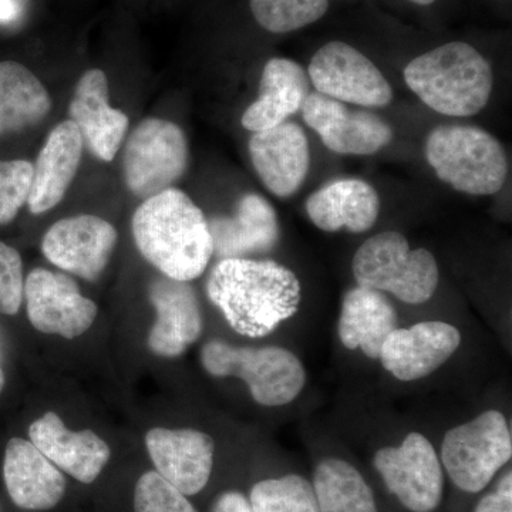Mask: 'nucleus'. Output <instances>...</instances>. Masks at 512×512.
<instances>
[{
  "label": "nucleus",
  "instance_id": "f03ea898",
  "mask_svg": "<svg viewBox=\"0 0 512 512\" xmlns=\"http://www.w3.org/2000/svg\"><path fill=\"white\" fill-rule=\"evenodd\" d=\"M131 225L140 254L175 281L200 278L214 255L204 212L177 188L144 200Z\"/></svg>",
  "mask_w": 512,
  "mask_h": 512
},
{
  "label": "nucleus",
  "instance_id": "6ab92c4d",
  "mask_svg": "<svg viewBox=\"0 0 512 512\" xmlns=\"http://www.w3.org/2000/svg\"><path fill=\"white\" fill-rule=\"evenodd\" d=\"M30 441L59 470L84 484L93 483L109 463V444L92 430L72 431L56 413L47 412L29 427Z\"/></svg>",
  "mask_w": 512,
  "mask_h": 512
},
{
  "label": "nucleus",
  "instance_id": "6e6552de",
  "mask_svg": "<svg viewBox=\"0 0 512 512\" xmlns=\"http://www.w3.org/2000/svg\"><path fill=\"white\" fill-rule=\"evenodd\" d=\"M187 167V137L173 121L150 117L131 131L124 146L123 174L128 190L140 200L173 188Z\"/></svg>",
  "mask_w": 512,
  "mask_h": 512
},
{
  "label": "nucleus",
  "instance_id": "393cba45",
  "mask_svg": "<svg viewBox=\"0 0 512 512\" xmlns=\"http://www.w3.org/2000/svg\"><path fill=\"white\" fill-rule=\"evenodd\" d=\"M394 329L396 309L383 292L356 286L345 293L338 323L345 348L360 349L370 359H379L384 340Z\"/></svg>",
  "mask_w": 512,
  "mask_h": 512
},
{
  "label": "nucleus",
  "instance_id": "f704fd0d",
  "mask_svg": "<svg viewBox=\"0 0 512 512\" xmlns=\"http://www.w3.org/2000/svg\"><path fill=\"white\" fill-rule=\"evenodd\" d=\"M19 6L15 0H0V22H10L18 16Z\"/></svg>",
  "mask_w": 512,
  "mask_h": 512
},
{
  "label": "nucleus",
  "instance_id": "aec40b11",
  "mask_svg": "<svg viewBox=\"0 0 512 512\" xmlns=\"http://www.w3.org/2000/svg\"><path fill=\"white\" fill-rule=\"evenodd\" d=\"M3 478L10 500L23 510H52L66 493V478L32 443L9 440L3 460Z\"/></svg>",
  "mask_w": 512,
  "mask_h": 512
},
{
  "label": "nucleus",
  "instance_id": "423d86ee",
  "mask_svg": "<svg viewBox=\"0 0 512 512\" xmlns=\"http://www.w3.org/2000/svg\"><path fill=\"white\" fill-rule=\"evenodd\" d=\"M201 362L212 376L244 380L252 399L266 407L293 402L306 382L301 360L279 346L252 348L211 340L201 350Z\"/></svg>",
  "mask_w": 512,
  "mask_h": 512
},
{
  "label": "nucleus",
  "instance_id": "b1692460",
  "mask_svg": "<svg viewBox=\"0 0 512 512\" xmlns=\"http://www.w3.org/2000/svg\"><path fill=\"white\" fill-rule=\"evenodd\" d=\"M306 212L322 231L346 229L353 234H362L375 225L380 212V198L366 181L346 178L332 181L313 192L306 201Z\"/></svg>",
  "mask_w": 512,
  "mask_h": 512
},
{
  "label": "nucleus",
  "instance_id": "5701e85b",
  "mask_svg": "<svg viewBox=\"0 0 512 512\" xmlns=\"http://www.w3.org/2000/svg\"><path fill=\"white\" fill-rule=\"evenodd\" d=\"M308 73L291 59L274 57L265 64L258 99L245 110L242 126L247 130H268L288 121L302 110L309 94Z\"/></svg>",
  "mask_w": 512,
  "mask_h": 512
},
{
  "label": "nucleus",
  "instance_id": "bb28decb",
  "mask_svg": "<svg viewBox=\"0 0 512 512\" xmlns=\"http://www.w3.org/2000/svg\"><path fill=\"white\" fill-rule=\"evenodd\" d=\"M319 512H379L365 477L348 461L325 458L313 473Z\"/></svg>",
  "mask_w": 512,
  "mask_h": 512
},
{
  "label": "nucleus",
  "instance_id": "4be33fe9",
  "mask_svg": "<svg viewBox=\"0 0 512 512\" xmlns=\"http://www.w3.org/2000/svg\"><path fill=\"white\" fill-rule=\"evenodd\" d=\"M214 254L221 259L245 258L271 251L279 241L274 207L258 194L239 200L234 217L208 221Z\"/></svg>",
  "mask_w": 512,
  "mask_h": 512
},
{
  "label": "nucleus",
  "instance_id": "c9c22d12",
  "mask_svg": "<svg viewBox=\"0 0 512 512\" xmlns=\"http://www.w3.org/2000/svg\"><path fill=\"white\" fill-rule=\"evenodd\" d=\"M410 2L416 3V5L420 6H429L431 3L436 2V0H410Z\"/></svg>",
  "mask_w": 512,
  "mask_h": 512
},
{
  "label": "nucleus",
  "instance_id": "412c9836",
  "mask_svg": "<svg viewBox=\"0 0 512 512\" xmlns=\"http://www.w3.org/2000/svg\"><path fill=\"white\" fill-rule=\"evenodd\" d=\"M82 153L83 137L73 121H62L50 131L33 165L28 200L32 214H43L60 204L76 177Z\"/></svg>",
  "mask_w": 512,
  "mask_h": 512
},
{
  "label": "nucleus",
  "instance_id": "9d476101",
  "mask_svg": "<svg viewBox=\"0 0 512 512\" xmlns=\"http://www.w3.org/2000/svg\"><path fill=\"white\" fill-rule=\"evenodd\" d=\"M309 80L323 96L363 107H386L393 90L372 60L345 42L326 43L313 55Z\"/></svg>",
  "mask_w": 512,
  "mask_h": 512
},
{
  "label": "nucleus",
  "instance_id": "f8f14e48",
  "mask_svg": "<svg viewBox=\"0 0 512 512\" xmlns=\"http://www.w3.org/2000/svg\"><path fill=\"white\" fill-rule=\"evenodd\" d=\"M117 239L110 222L96 215H77L47 229L42 252L62 271L96 282L109 264Z\"/></svg>",
  "mask_w": 512,
  "mask_h": 512
},
{
  "label": "nucleus",
  "instance_id": "39448f33",
  "mask_svg": "<svg viewBox=\"0 0 512 512\" xmlns=\"http://www.w3.org/2000/svg\"><path fill=\"white\" fill-rule=\"evenodd\" d=\"M353 276L357 286L392 293L409 305L430 301L440 281L433 254L424 248H410L406 237L393 231L360 245L353 258Z\"/></svg>",
  "mask_w": 512,
  "mask_h": 512
},
{
  "label": "nucleus",
  "instance_id": "f257e3e1",
  "mask_svg": "<svg viewBox=\"0 0 512 512\" xmlns=\"http://www.w3.org/2000/svg\"><path fill=\"white\" fill-rule=\"evenodd\" d=\"M207 293L235 332L254 339L293 318L302 298L291 269L247 258L221 259L208 278Z\"/></svg>",
  "mask_w": 512,
  "mask_h": 512
},
{
  "label": "nucleus",
  "instance_id": "a211bd4d",
  "mask_svg": "<svg viewBox=\"0 0 512 512\" xmlns=\"http://www.w3.org/2000/svg\"><path fill=\"white\" fill-rule=\"evenodd\" d=\"M150 301L157 320L148 336V346L158 356L183 355L202 333V313L194 289L188 282L163 275L151 284Z\"/></svg>",
  "mask_w": 512,
  "mask_h": 512
},
{
  "label": "nucleus",
  "instance_id": "1a4fd4ad",
  "mask_svg": "<svg viewBox=\"0 0 512 512\" xmlns=\"http://www.w3.org/2000/svg\"><path fill=\"white\" fill-rule=\"evenodd\" d=\"M373 466L390 494L410 512H433L444 490L436 448L421 433H410L399 447L376 451Z\"/></svg>",
  "mask_w": 512,
  "mask_h": 512
},
{
  "label": "nucleus",
  "instance_id": "ddd939ff",
  "mask_svg": "<svg viewBox=\"0 0 512 512\" xmlns=\"http://www.w3.org/2000/svg\"><path fill=\"white\" fill-rule=\"evenodd\" d=\"M302 114L306 124L333 153L372 156L393 140V128L382 117L366 110L349 109L342 101L320 93L309 94Z\"/></svg>",
  "mask_w": 512,
  "mask_h": 512
},
{
  "label": "nucleus",
  "instance_id": "9b49d317",
  "mask_svg": "<svg viewBox=\"0 0 512 512\" xmlns=\"http://www.w3.org/2000/svg\"><path fill=\"white\" fill-rule=\"evenodd\" d=\"M23 298L33 328L46 335L74 339L96 320L97 305L80 293L70 276L33 269L25 281Z\"/></svg>",
  "mask_w": 512,
  "mask_h": 512
},
{
  "label": "nucleus",
  "instance_id": "2f4dec72",
  "mask_svg": "<svg viewBox=\"0 0 512 512\" xmlns=\"http://www.w3.org/2000/svg\"><path fill=\"white\" fill-rule=\"evenodd\" d=\"M22 256L15 248L0 242V313L13 316L20 311L23 302Z\"/></svg>",
  "mask_w": 512,
  "mask_h": 512
},
{
  "label": "nucleus",
  "instance_id": "20e7f679",
  "mask_svg": "<svg viewBox=\"0 0 512 512\" xmlns=\"http://www.w3.org/2000/svg\"><path fill=\"white\" fill-rule=\"evenodd\" d=\"M426 158L441 181L470 195L495 194L508 174L500 141L478 127L434 128L427 137Z\"/></svg>",
  "mask_w": 512,
  "mask_h": 512
},
{
  "label": "nucleus",
  "instance_id": "c756f323",
  "mask_svg": "<svg viewBox=\"0 0 512 512\" xmlns=\"http://www.w3.org/2000/svg\"><path fill=\"white\" fill-rule=\"evenodd\" d=\"M134 512H198L187 495L164 480L157 471L138 478L134 491Z\"/></svg>",
  "mask_w": 512,
  "mask_h": 512
},
{
  "label": "nucleus",
  "instance_id": "e433bc0d",
  "mask_svg": "<svg viewBox=\"0 0 512 512\" xmlns=\"http://www.w3.org/2000/svg\"><path fill=\"white\" fill-rule=\"evenodd\" d=\"M3 387H5V375H3V370L0 369V393H2Z\"/></svg>",
  "mask_w": 512,
  "mask_h": 512
},
{
  "label": "nucleus",
  "instance_id": "a878e982",
  "mask_svg": "<svg viewBox=\"0 0 512 512\" xmlns=\"http://www.w3.org/2000/svg\"><path fill=\"white\" fill-rule=\"evenodd\" d=\"M50 109L46 87L28 67L0 62V136L37 126Z\"/></svg>",
  "mask_w": 512,
  "mask_h": 512
},
{
  "label": "nucleus",
  "instance_id": "dca6fc26",
  "mask_svg": "<svg viewBox=\"0 0 512 512\" xmlns=\"http://www.w3.org/2000/svg\"><path fill=\"white\" fill-rule=\"evenodd\" d=\"M249 156L265 187L281 198L298 192L311 165L308 138L293 121L252 134Z\"/></svg>",
  "mask_w": 512,
  "mask_h": 512
},
{
  "label": "nucleus",
  "instance_id": "c85d7f7f",
  "mask_svg": "<svg viewBox=\"0 0 512 512\" xmlns=\"http://www.w3.org/2000/svg\"><path fill=\"white\" fill-rule=\"evenodd\" d=\"M330 0H249L252 15L266 32L291 33L318 22Z\"/></svg>",
  "mask_w": 512,
  "mask_h": 512
},
{
  "label": "nucleus",
  "instance_id": "0eeeda50",
  "mask_svg": "<svg viewBox=\"0 0 512 512\" xmlns=\"http://www.w3.org/2000/svg\"><path fill=\"white\" fill-rule=\"evenodd\" d=\"M511 457L510 426L497 410L448 430L441 444V466L453 484L468 494L485 490Z\"/></svg>",
  "mask_w": 512,
  "mask_h": 512
},
{
  "label": "nucleus",
  "instance_id": "f3484780",
  "mask_svg": "<svg viewBox=\"0 0 512 512\" xmlns=\"http://www.w3.org/2000/svg\"><path fill=\"white\" fill-rule=\"evenodd\" d=\"M69 117L94 156L106 163L114 160L126 137L128 117L110 106L109 82L103 70L90 69L80 77L70 100Z\"/></svg>",
  "mask_w": 512,
  "mask_h": 512
},
{
  "label": "nucleus",
  "instance_id": "4468645a",
  "mask_svg": "<svg viewBox=\"0 0 512 512\" xmlns=\"http://www.w3.org/2000/svg\"><path fill=\"white\" fill-rule=\"evenodd\" d=\"M461 345L456 326L427 320L406 329H394L384 340L380 362L390 375L413 382L436 372Z\"/></svg>",
  "mask_w": 512,
  "mask_h": 512
},
{
  "label": "nucleus",
  "instance_id": "2eb2a0df",
  "mask_svg": "<svg viewBox=\"0 0 512 512\" xmlns=\"http://www.w3.org/2000/svg\"><path fill=\"white\" fill-rule=\"evenodd\" d=\"M146 446L157 473L184 495L204 490L214 467L215 443L211 436L192 429H153Z\"/></svg>",
  "mask_w": 512,
  "mask_h": 512
},
{
  "label": "nucleus",
  "instance_id": "473e14b6",
  "mask_svg": "<svg viewBox=\"0 0 512 512\" xmlns=\"http://www.w3.org/2000/svg\"><path fill=\"white\" fill-rule=\"evenodd\" d=\"M474 512H512V473L508 470L498 480L494 490L485 494Z\"/></svg>",
  "mask_w": 512,
  "mask_h": 512
},
{
  "label": "nucleus",
  "instance_id": "7c9ffc66",
  "mask_svg": "<svg viewBox=\"0 0 512 512\" xmlns=\"http://www.w3.org/2000/svg\"><path fill=\"white\" fill-rule=\"evenodd\" d=\"M33 164L26 160L0 161V225L15 220L28 204Z\"/></svg>",
  "mask_w": 512,
  "mask_h": 512
},
{
  "label": "nucleus",
  "instance_id": "cd10ccee",
  "mask_svg": "<svg viewBox=\"0 0 512 512\" xmlns=\"http://www.w3.org/2000/svg\"><path fill=\"white\" fill-rule=\"evenodd\" d=\"M249 503L254 512H319L311 481L299 474L259 481Z\"/></svg>",
  "mask_w": 512,
  "mask_h": 512
},
{
  "label": "nucleus",
  "instance_id": "72a5a7b5",
  "mask_svg": "<svg viewBox=\"0 0 512 512\" xmlns=\"http://www.w3.org/2000/svg\"><path fill=\"white\" fill-rule=\"evenodd\" d=\"M211 512H254L251 503L239 491H225L218 495Z\"/></svg>",
  "mask_w": 512,
  "mask_h": 512
},
{
  "label": "nucleus",
  "instance_id": "7ed1b4c3",
  "mask_svg": "<svg viewBox=\"0 0 512 512\" xmlns=\"http://www.w3.org/2000/svg\"><path fill=\"white\" fill-rule=\"evenodd\" d=\"M404 82L431 110L443 116L470 117L487 106L494 74L476 47L450 42L407 64Z\"/></svg>",
  "mask_w": 512,
  "mask_h": 512
}]
</instances>
